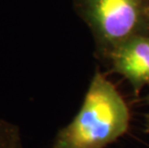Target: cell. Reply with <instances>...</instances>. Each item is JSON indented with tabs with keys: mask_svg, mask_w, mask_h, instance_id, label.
I'll return each instance as SVG.
<instances>
[{
	"mask_svg": "<svg viewBox=\"0 0 149 148\" xmlns=\"http://www.w3.org/2000/svg\"><path fill=\"white\" fill-rule=\"evenodd\" d=\"M90 11L100 34L116 45L130 38L138 24L139 0H90Z\"/></svg>",
	"mask_w": 149,
	"mask_h": 148,
	"instance_id": "obj_2",
	"label": "cell"
},
{
	"mask_svg": "<svg viewBox=\"0 0 149 148\" xmlns=\"http://www.w3.org/2000/svg\"><path fill=\"white\" fill-rule=\"evenodd\" d=\"M113 69L127 79L136 91L149 85V38L134 37L113 46Z\"/></svg>",
	"mask_w": 149,
	"mask_h": 148,
	"instance_id": "obj_3",
	"label": "cell"
},
{
	"mask_svg": "<svg viewBox=\"0 0 149 148\" xmlns=\"http://www.w3.org/2000/svg\"><path fill=\"white\" fill-rule=\"evenodd\" d=\"M149 103V100H148ZM145 130H146V133L149 134V112L145 115Z\"/></svg>",
	"mask_w": 149,
	"mask_h": 148,
	"instance_id": "obj_5",
	"label": "cell"
},
{
	"mask_svg": "<svg viewBox=\"0 0 149 148\" xmlns=\"http://www.w3.org/2000/svg\"><path fill=\"white\" fill-rule=\"evenodd\" d=\"M129 120L124 99L97 71L79 112L57 133L52 148H105L127 132Z\"/></svg>",
	"mask_w": 149,
	"mask_h": 148,
	"instance_id": "obj_1",
	"label": "cell"
},
{
	"mask_svg": "<svg viewBox=\"0 0 149 148\" xmlns=\"http://www.w3.org/2000/svg\"><path fill=\"white\" fill-rule=\"evenodd\" d=\"M0 148H23L19 128L0 116Z\"/></svg>",
	"mask_w": 149,
	"mask_h": 148,
	"instance_id": "obj_4",
	"label": "cell"
}]
</instances>
